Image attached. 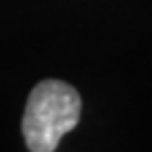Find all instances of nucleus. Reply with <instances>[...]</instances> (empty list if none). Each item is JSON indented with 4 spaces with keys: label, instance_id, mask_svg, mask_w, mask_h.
<instances>
[{
    "label": "nucleus",
    "instance_id": "1",
    "mask_svg": "<svg viewBox=\"0 0 152 152\" xmlns=\"http://www.w3.org/2000/svg\"><path fill=\"white\" fill-rule=\"evenodd\" d=\"M81 119V96L63 81H43L31 90L23 116L29 152H54Z\"/></svg>",
    "mask_w": 152,
    "mask_h": 152
}]
</instances>
